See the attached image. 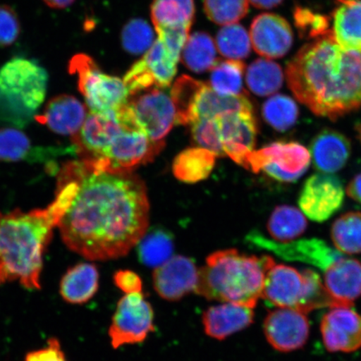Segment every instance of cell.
Wrapping results in <instances>:
<instances>
[{
	"mask_svg": "<svg viewBox=\"0 0 361 361\" xmlns=\"http://www.w3.org/2000/svg\"><path fill=\"white\" fill-rule=\"evenodd\" d=\"M78 183V191L58 227L69 250L92 261L126 256L147 232L149 202L138 176L90 168L82 160L61 169Z\"/></svg>",
	"mask_w": 361,
	"mask_h": 361,
	"instance_id": "6da1fadb",
	"label": "cell"
},
{
	"mask_svg": "<svg viewBox=\"0 0 361 361\" xmlns=\"http://www.w3.org/2000/svg\"><path fill=\"white\" fill-rule=\"evenodd\" d=\"M288 87L316 116L337 120L361 108V52L331 33L304 45L286 68Z\"/></svg>",
	"mask_w": 361,
	"mask_h": 361,
	"instance_id": "7a4b0ae2",
	"label": "cell"
},
{
	"mask_svg": "<svg viewBox=\"0 0 361 361\" xmlns=\"http://www.w3.org/2000/svg\"><path fill=\"white\" fill-rule=\"evenodd\" d=\"M78 187L73 178L60 169L56 198L47 207L0 213V286L19 281L27 290L42 288L44 252Z\"/></svg>",
	"mask_w": 361,
	"mask_h": 361,
	"instance_id": "3957f363",
	"label": "cell"
},
{
	"mask_svg": "<svg viewBox=\"0 0 361 361\" xmlns=\"http://www.w3.org/2000/svg\"><path fill=\"white\" fill-rule=\"evenodd\" d=\"M274 264L270 256H247L234 248L216 251L200 269L194 292L209 300L254 309L261 298L266 273Z\"/></svg>",
	"mask_w": 361,
	"mask_h": 361,
	"instance_id": "277c9868",
	"label": "cell"
},
{
	"mask_svg": "<svg viewBox=\"0 0 361 361\" xmlns=\"http://www.w3.org/2000/svg\"><path fill=\"white\" fill-rule=\"evenodd\" d=\"M48 74L37 62L15 57L0 68V124L24 128L47 92Z\"/></svg>",
	"mask_w": 361,
	"mask_h": 361,
	"instance_id": "5b68a950",
	"label": "cell"
},
{
	"mask_svg": "<svg viewBox=\"0 0 361 361\" xmlns=\"http://www.w3.org/2000/svg\"><path fill=\"white\" fill-rule=\"evenodd\" d=\"M261 298L278 308L295 310L304 314L324 307H338L315 271H299L275 263L266 273Z\"/></svg>",
	"mask_w": 361,
	"mask_h": 361,
	"instance_id": "8992f818",
	"label": "cell"
},
{
	"mask_svg": "<svg viewBox=\"0 0 361 361\" xmlns=\"http://www.w3.org/2000/svg\"><path fill=\"white\" fill-rule=\"evenodd\" d=\"M68 71L71 75H78V90L90 112L116 113L128 103L129 94L123 80L103 73L94 59L85 54L72 57Z\"/></svg>",
	"mask_w": 361,
	"mask_h": 361,
	"instance_id": "52a82bcc",
	"label": "cell"
},
{
	"mask_svg": "<svg viewBox=\"0 0 361 361\" xmlns=\"http://www.w3.org/2000/svg\"><path fill=\"white\" fill-rule=\"evenodd\" d=\"M164 146V141H152L142 132L123 129L101 158L84 161L98 171L129 173L139 166L154 160Z\"/></svg>",
	"mask_w": 361,
	"mask_h": 361,
	"instance_id": "ba28073f",
	"label": "cell"
},
{
	"mask_svg": "<svg viewBox=\"0 0 361 361\" xmlns=\"http://www.w3.org/2000/svg\"><path fill=\"white\" fill-rule=\"evenodd\" d=\"M310 160V152L300 143L277 142L250 152L245 169L254 173L264 171L279 182L293 183L306 173Z\"/></svg>",
	"mask_w": 361,
	"mask_h": 361,
	"instance_id": "9c48e42d",
	"label": "cell"
},
{
	"mask_svg": "<svg viewBox=\"0 0 361 361\" xmlns=\"http://www.w3.org/2000/svg\"><path fill=\"white\" fill-rule=\"evenodd\" d=\"M155 314L143 292L125 295L117 303L108 331L113 349L139 344L155 331Z\"/></svg>",
	"mask_w": 361,
	"mask_h": 361,
	"instance_id": "30bf717a",
	"label": "cell"
},
{
	"mask_svg": "<svg viewBox=\"0 0 361 361\" xmlns=\"http://www.w3.org/2000/svg\"><path fill=\"white\" fill-rule=\"evenodd\" d=\"M178 61L157 38L124 76L129 97L151 89L169 88L177 74Z\"/></svg>",
	"mask_w": 361,
	"mask_h": 361,
	"instance_id": "8fae6325",
	"label": "cell"
},
{
	"mask_svg": "<svg viewBox=\"0 0 361 361\" xmlns=\"http://www.w3.org/2000/svg\"><path fill=\"white\" fill-rule=\"evenodd\" d=\"M128 106L138 128L152 141H164L176 123V111L169 94L151 89L129 97Z\"/></svg>",
	"mask_w": 361,
	"mask_h": 361,
	"instance_id": "7c38bea8",
	"label": "cell"
},
{
	"mask_svg": "<svg viewBox=\"0 0 361 361\" xmlns=\"http://www.w3.org/2000/svg\"><path fill=\"white\" fill-rule=\"evenodd\" d=\"M245 241L252 247L272 252L283 259L313 265L324 272L343 257L341 252L333 250L326 242L315 238L279 243L269 240L254 230L247 234Z\"/></svg>",
	"mask_w": 361,
	"mask_h": 361,
	"instance_id": "4fadbf2b",
	"label": "cell"
},
{
	"mask_svg": "<svg viewBox=\"0 0 361 361\" xmlns=\"http://www.w3.org/2000/svg\"><path fill=\"white\" fill-rule=\"evenodd\" d=\"M344 198V187L340 178L334 175L314 174L304 184L299 205L310 219L323 223L341 209Z\"/></svg>",
	"mask_w": 361,
	"mask_h": 361,
	"instance_id": "5bb4252c",
	"label": "cell"
},
{
	"mask_svg": "<svg viewBox=\"0 0 361 361\" xmlns=\"http://www.w3.org/2000/svg\"><path fill=\"white\" fill-rule=\"evenodd\" d=\"M226 155L245 168L247 156L254 151L258 125L254 111L230 112L215 117Z\"/></svg>",
	"mask_w": 361,
	"mask_h": 361,
	"instance_id": "9a60e30c",
	"label": "cell"
},
{
	"mask_svg": "<svg viewBox=\"0 0 361 361\" xmlns=\"http://www.w3.org/2000/svg\"><path fill=\"white\" fill-rule=\"evenodd\" d=\"M123 129L116 118V113L94 114L90 112L82 128L71 137L74 151L80 159H98Z\"/></svg>",
	"mask_w": 361,
	"mask_h": 361,
	"instance_id": "2e32d148",
	"label": "cell"
},
{
	"mask_svg": "<svg viewBox=\"0 0 361 361\" xmlns=\"http://www.w3.org/2000/svg\"><path fill=\"white\" fill-rule=\"evenodd\" d=\"M200 269L195 262L183 255L173 256L155 269L152 275L153 287L161 299L179 301L195 291Z\"/></svg>",
	"mask_w": 361,
	"mask_h": 361,
	"instance_id": "e0dca14e",
	"label": "cell"
},
{
	"mask_svg": "<svg viewBox=\"0 0 361 361\" xmlns=\"http://www.w3.org/2000/svg\"><path fill=\"white\" fill-rule=\"evenodd\" d=\"M300 311L279 308L265 318L264 332L275 350L290 352L301 348L308 340L309 320Z\"/></svg>",
	"mask_w": 361,
	"mask_h": 361,
	"instance_id": "ac0fdd59",
	"label": "cell"
},
{
	"mask_svg": "<svg viewBox=\"0 0 361 361\" xmlns=\"http://www.w3.org/2000/svg\"><path fill=\"white\" fill-rule=\"evenodd\" d=\"M322 338L331 352H353L361 347V316L350 307H333L322 322Z\"/></svg>",
	"mask_w": 361,
	"mask_h": 361,
	"instance_id": "d6986e66",
	"label": "cell"
},
{
	"mask_svg": "<svg viewBox=\"0 0 361 361\" xmlns=\"http://www.w3.org/2000/svg\"><path fill=\"white\" fill-rule=\"evenodd\" d=\"M252 47L259 56L279 59L290 51L293 36L290 24L275 13H262L256 16L250 26Z\"/></svg>",
	"mask_w": 361,
	"mask_h": 361,
	"instance_id": "ffe728a7",
	"label": "cell"
},
{
	"mask_svg": "<svg viewBox=\"0 0 361 361\" xmlns=\"http://www.w3.org/2000/svg\"><path fill=\"white\" fill-rule=\"evenodd\" d=\"M88 116L87 106L71 94H62L49 100L42 114L35 116L37 123L59 135H74Z\"/></svg>",
	"mask_w": 361,
	"mask_h": 361,
	"instance_id": "44dd1931",
	"label": "cell"
},
{
	"mask_svg": "<svg viewBox=\"0 0 361 361\" xmlns=\"http://www.w3.org/2000/svg\"><path fill=\"white\" fill-rule=\"evenodd\" d=\"M254 309L233 303H223L207 309L202 322L207 336L218 341L234 335L254 323Z\"/></svg>",
	"mask_w": 361,
	"mask_h": 361,
	"instance_id": "7402d4cb",
	"label": "cell"
},
{
	"mask_svg": "<svg viewBox=\"0 0 361 361\" xmlns=\"http://www.w3.org/2000/svg\"><path fill=\"white\" fill-rule=\"evenodd\" d=\"M324 287L338 306H353L361 296V263L341 257L324 271Z\"/></svg>",
	"mask_w": 361,
	"mask_h": 361,
	"instance_id": "603a6c76",
	"label": "cell"
},
{
	"mask_svg": "<svg viewBox=\"0 0 361 361\" xmlns=\"http://www.w3.org/2000/svg\"><path fill=\"white\" fill-rule=\"evenodd\" d=\"M351 153L350 142L345 135L326 129L315 135L310 145V156L316 169L334 173L344 168Z\"/></svg>",
	"mask_w": 361,
	"mask_h": 361,
	"instance_id": "cb8c5ba5",
	"label": "cell"
},
{
	"mask_svg": "<svg viewBox=\"0 0 361 361\" xmlns=\"http://www.w3.org/2000/svg\"><path fill=\"white\" fill-rule=\"evenodd\" d=\"M332 38L341 47L361 52V0H335Z\"/></svg>",
	"mask_w": 361,
	"mask_h": 361,
	"instance_id": "d4e9b609",
	"label": "cell"
},
{
	"mask_svg": "<svg viewBox=\"0 0 361 361\" xmlns=\"http://www.w3.org/2000/svg\"><path fill=\"white\" fill-rule=\"evenodd\" d=\"M100 274L96 265L80 263L72 266L62 277L60 295L71 305H84L97 295Z\"/></svg>",
	"mask_w": 361,
	"mask_h": 361,
	"instance_id": "484cf974",
	"label": "cell"
},
{
	"mask_svg": "<svg viewBox=\"0 0 361 361\" xmlns=\"http://www.w3.org/2000/svg\"><path fill=\"white\" fill-rule=\"evenodd\" d=\"M195 17L194 0H153L151 18L157 32L189 30Z\"/></svg>",
	"mask_w": 361,
	"mask_h": 361,
	"instance_id": "4316f807",
	"label": "cell"
},
{
	"mask_svg": "<svg viewBox=\"0 0 361 361\" xmlns=\"http://www.w3.org/2000/svg\"><path fill=\"white\" fill-rule=\"evenodd\" d=\"M215 157L207 149L191 147L176 157L173 171L176 178L186 183H196L209 177L214 169Z\"/></svg>",
	"mask_w": 361,
	"mask_h": 361,
	"instance_id": "83f0119b",
	"label": "cell"
},
{
	"mask_svg": "<svg viewBox=\"0 0 361 361\" xmlns=\"http://www.w3.org/2000/svg\"><path fill=\"white\" fill-rule=\"evenodd\" d=\"M214 39L209 34L196 32L185 44L180 60L183 64L195 73L211 71L220 61Z\"/></svg>",
	"mask_w": 361,
	"mask_h": 361,
	"instance_id": "f1b7e54d",
	"label": "cell"
},
{
	"mask_svg": "<svg viewBox=\"0 0 361 361\" xmlns=\"http://www.w3.org/2000/svg\"><path fill=\"white\" fill-rule=\"evenodd\" d=\"M237 111H254V106L248 100L247 94L238 97L222 96L205 83L196 103L197 121L213 119L227 113Z\"/></svg>",
	"mask_w": 361,
	"mask_h": 361,
	"instance_id": "f546056e",
	"label": "cell"
},
{
	"mask_svg": "<svg viewBox=\"0 0 361 361\" xmlns=\"http://www.w3.org/2000/svg\"><path fill=\"white\" fill-rule=\"evenodd\" d=\"M137 246L139 261L147 267L157 268L173 257V235L168 229L153 227L140 239Z\"/></svg>",
	"mask_w": 361,
	"mask_h": 361,
	"instance_id": "4dcf8cb0",
	"label": "cell"
},
{
	"mask_svg": "<svg viewBox=\"0 0 361 361\" xmlns=\"http://www.w3.org/2000/svg\"><path fill=\"white\" fill-rule=\"evenodd\" d=\"M205 83L186 75L180 76L171 88L170 97L176 111V123L192 125L197 121L195 107Z\"/></svg>",
	"mask_w": 361,
	"mask_h": 361,
	"instance_id": "1f68e13d",
	"label": "cell"
},
{
	"mask_svg": "<svg viewBox=\"0 0 361 361\" xmlns=\"http://www.w3.org/2000/svg\"><path fill=\"white\" fill-rule=\"evenodd\" d=\"M283 72L281 66L268 59H258L248 66L246 83L257 96L268 97L282 87Z\"/></svg>",
	"mask_w": 361,
	"mask_h": 361,
	"instance_id": "d6a6232c",
	"label": "cell"
},
{
	"mask_svg": "<svg viewBox=\"0 0 361 361\" xmlns=\"http://www.w3.org/2000/svg\"><path fill=\"white\" fill-rule=\"evenodd\" d=\"M307 220L301 212L288 205L279 206L268 222L270 236L279 243H288L299 238L307 229Z\"/></svg>",
	"mask_w": 361,
	"mask_h": 361,
	"instance_id": "836d02e7",
	"label": "cell"
},
{
	"mask_svg": "<svg viewBox=\"0 0 361 361\" xmlns=\"http://www.w3.org/2000/svg\"><path fill=\"white\" fill-rule=\"evenodd\" d=\"M48 151L34 148L28 137L21 130L0 128V162L40 160Z\"/></svg>",
	"mask_w": 361,
	"mask_h": 361,
	"instance_id": "e575fe53",
	"label": "cell"
},
{
	"mask_svg": "<svg viewBox=\"0 0 361 361\" xmlns=\"http://www.w3.org/2000/svg\"><path fill=\"white\" fill-rule=\"evenodd\" d=\"M245 71V65L242 61H219L211 70L209 87L222 96H245L246 92L243 85Z\"/></svg>",
	"mask_w": 361,
	"mask_h": 361,
	"instance_id": "d590c367",
	"label": "cell"
},
{
	"mask_svg": "<svg viewBox=\"0 0 361 361\" xmlns=\"http://www.w3.org/2000/svg\"><path fill=\"white\" fill-rule=\"evenodd\" d=\"M331 238L341 254H361L360 212H350L337 219L332 225Z\"/></svg>",
	"mask_w": 361,
	"mask_h": 361,
	"instance_id": "8d00e7d4",
	"label": "cell"
},
{
	"mask_svg": "<svg viewBox=\"0 0 361 361\" xmlns=\"http://www.w3.org/2000/svg\"><path fill=\"white\" fill-rule=\"evenodd\" d=\"M264 119L271 128L286 132L295 125L300 111L297 104L286 94H274L262 108Z\"/></svg>",
	"mask_w": 361,
	"mask_h": 361,
	"instance_id": "74e56055",
	"label": "cell"
},
{
	"mask_svg": "<svg viewBox=\"0 0 361 361\" xmlns=\"http://www.w3.org/2000/svg\"><path fill=\"white\" fill-rule=\"evenodd\" d=\"M215 43L221 55L229 60H245L251 53L250 35L241 25L223 27L216 34Z\"/></svg>",
	"mask_w": 361,
	"mask_h": 361,
	"instance_id": "f35d334b",
	"label": "cell"
},
{
	"mask_svg": "<svg viewBox=\"0 0 361 361\" xmlns=\"http://www.w3.org/2000/svg\"><path fill=\"white\" fill-rule=\"evenodd\" d=\"M121 39L126 52L134 56L142 55L155 42L154 30L146 20H130L121 30Z\"/></svg>",
	"mask_w": 361,
	"mask_h": 361,
	"instance_id": "ab89813d",
	"label": "cell"
},
{
	"mask_svg": "<svg viewBox=\"0 0 361 361\" xmlns=\"http://www.w3.org/2000/svg\"><path fill=\"white\" fill-rule=\"evenodd\" d=\"M248 0H204L203 8L211 21L219 25L237 24L247 16Z\"/></svg>",
	"mask_w": 361,
	"mask_h": 361,
	"instance_id": "60d3db41",
	"label": "cell"
},
{
	"mask_svg": "<svg viewBox=\"0 0 361 361\" xmlns=\"http://www.w3.org/2000/svg\"><path fill=\"white\" fill-rule=\"evenodd\" d=\"M293 19L301 37L316 39L331 32V20L329 18L310 8L296 7Z\"/></svg>",
	"mask_w": 361,
	"mask_h": 361,
	"instance_id": "b9f144b4",
	"label": "cell"
},
{
	"mask_svg": "<svg viewBox=\"0 0 361 361\" xmlns=\"http://www.w3.org/2000/svg\"><path fill=\"white\" fill-rule=\"evenodd\" d=\"M191 126L193 140L198 146L207 149L216 157L226 156L215 118L200 119Z\"/></svg>",
	"mask_w": 361,
	"mask_h": 361,
	"instance_id": "7bdbcfd3",
	"label": "cell"
},
{
	"mask_svg": "<svg viewBox=\"0 0 361 361\" xmlns=\"http://www.w3.org/2000/svg\"><path fill=\"white\" fill-rule=\"evenodd\" d=\"M20 32V22L16 11L6 4H0V48L15 44Z\"/></svg>",
	"mask_w": 361,
	"mask_h": 361,
	"instance_id": "ee69618b",
	"label": "cell"
},
{
	"mask_svg": "<svg viewBox=\"0 0 361 361\" xmlns=\"http://www.w3.org/2000/svg\"><path fill=\"white\" fill-rule=\"evenodd\" d=\"M24 361H68L61 342L55 337L49 338L43 348L29 352Z\"/></svg>",
	"mask_w": 361,
	"mask_h": 361,
	"instance_id": "f6af8a7d",
	"label": "cell"
},
{
	"mask_svg": "<svg viewBox=\"0 0 361 361\" xmlns=\"http://www.w3.org/2000/svg\"><path fill=\"white\" fill-rule=\"evenodd\" d=\"M115 286L125 295L142 292V281L137 273L132 270H119L113 276Z\"/></svg>",
	"mask_w": 361,
	"mask_h": 361,
	"instance_id": "bcb514c9",
	"label": "cell"
},
{
	"mask_svg": "<svg viewBox=\"0 0 361 361\" xmlns=\"http://www.w3.org/2000/svg\"><path fill=\"white\" fill-rule=\"evenodd\" d=\"M347 193L352 200L361 203V173L351 180L347 188Z\"/></svg>",
	"mask_w": 361,
	"mask_h": 361,
	"instance_id": "7dc6e473",
	"label": "cell"
},
{
	"mask_svg": "<svg viewBox=\"0 0 361 361\" xmlns=\"http://www.w3.org/2000/svg\"><path fill=\"white\" fill-rule=\"evenodd\" d=\"M252 6L260 10H270L275 7L281 6L283 0H248Z\"/></svg>",
	"mask_w": 361,
	"mask_h": 361,
	"instance_id": "c3c4849f",
	"label": "cell"
},
{
	"mask_svg": "<svg viewBox=\"0 0 361 361\" xmlns=\"http://www.w3.org/2000/svg\"><path fill=\"white\" fill-rule=\"evenodd\" d=\"M47 6L55 10H64L75 2V0H42Z\"/></svg>",
	"mask_w": 361,
	"mask_h": 361,
	"instance_id": "681fc988",
	"label": "cell"
},
{
	"mask_svg": "<svg viewBox=\"0 0 361 361\" xmlns=\"http://www.w3.org/2000/svg\"><path fill=\"white\" fill-rule=\"evenodd\" d=\"M357 133H358L360 141H361V125L359 126L358 128H357Z\"/></svg>",
	"mask_w": 361,
	"mask_h": 361,
	"instance_id": "f907efd6",
	"label": "cell"
}]
</instances>
